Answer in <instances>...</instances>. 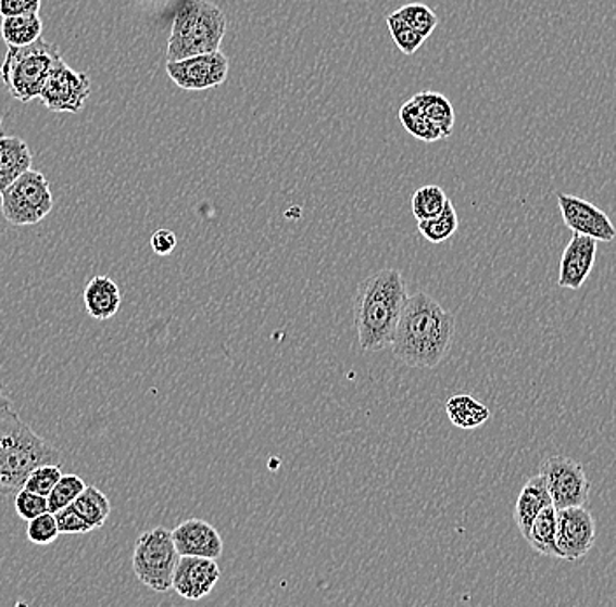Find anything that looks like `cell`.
Returning a JSON list of instances; mask_svg holds the SVG:
<instances>
[{
	"label": "cell",
	"mask_w": 616,
	"mask_h": 607,
	"mask_svg": "<svg viewBox=\"0 0 616 607\" xmlns=\"http://www.w3.org/2000/svg\"><path fill=\"white\" fill-rule=\"evenodd\" d=\"M455 317L428 293L408 296L397 333L392 354L410 368H437L449 356L454 343Z\"/></svg>",
	"instance_id": "6da1fadb"
},
{
	"label": "cell",
	"mask_w": 616,
	"mask_h": 607,
	"mask_svg": "<svg viewBox=\"0 0 616 607\" xmlns=\"http://www.w3.org/2000/svg\"><path fill=\"white\" fill-rule=\"evenodd\" d=\"M408 302L405 279L400 270L377 271L357 286L354 296V325L361 351L389 349Z\"/></svg>",
	"instance_id": "7a4b0ae2"
},
{
	"label": "cell",
	"mask_w": 616,
	"mask_h": 607,
	"mask_svg": "<svg viewBox=\"0 0 616 607\" xmlns=\"http://www.w3.org/2000/svg\"><path fill=\"white\" fill-rule=\"evenodd\" d=\"M42 464H62V455L11 406L0 408V495L22 491L28 475Z\"/></svg>",
	"instance_id": "3957f363"
},
{
	"label": "cell",
	"mask_w": 616,
	"mask_h": 607,
	"mask_svg": "<svg viewBox=\"0 0 616 607\" xmlns=\"http://www.w3.org/2000/svg\"><path fill=\"white\" fill-rule=\"evenodd\" d=\"M226 27L225 13L209 0H193L183 5L172 23L167 62L219 51Z\"/></svg>",
	"instance_id": "277c9868"
},
{
	"label": "cell",
	"mask_w": 616,
	"mask_h": 607,
	"mask_svg": "<svg viewBox=\"0 0 616 607\" xmlns=\"http://www.w3.org/2000/svg\"><path fill=\"white\" fill-rule=\"evenodd\" d=\"M60 60L59 48L42 37L32 45L10 46L0 65V79L14 100L28 104L41 97L42 86Z\"/></svg>",
	"instance_id": "5b68a950"
},
{
	"label": "cell",
	"mask_w": 616,
	"mask_h": 607,
	"mask_svg": "<svg viewBox=\"0 0 616 607\" xmlns=\"http://www.w3.org/2000/svg\"><path fill=\"white\" fill-rule=\"evenodd\" d=\"M179 557L172 531L165 527H154L137 538L131 566L142 585L163 594L172 589Z\"/></svg>",
	"instance_id": "8992f818"
},
{
	"label": "cell",
	"mask_w": 616,
	"mask_h": 607,
	"mask_svg": "<svg viewBox=\"0 0 616 607\" xmlns=\"http://www.w3.org/2000/svg\"><path fill=\"white\" fill-rule=\"evenodd\" d=\"M51 186L42 172L28 170L0 193V211L10 225H39L53 211Z\"/></svg>",
	"instance_id": "52a82bcc"
},
{
	"label": "cell",
	"mask_w": 616,
	"mask_h": 607,
	"mask_svg": "<svg viewBox=\"0 0 616 607\" xmlns=\"http://www.w3.org/2000/svg\"><path fill=\"white\" fill-rule=\"evenodd\" d=\"M540 475H543L555 509L586 506L589 503V478L583 466L576 460L554 455L544 460Z\"/></svg>",
	"instance_id": "ba28073f"
},
{
	"label": "cell",
	"mask_w": 616,
	"mask_h": 607,
	"mask_svg": "<svg viewBox=\"0 0 616 607\" xmlns=\"http://www.w3.org/2000/svg\"><path fill=\"white\" fill-rule=\"evenodd\" d=\"M90 93L91 81L88 74L77 73L62 59L46 79L39 99L45 108L53 113L77 114L85 108Z\"/></svg>",
	"instance_id": "9c48e42d"
},
{
	"label": "cell",
	"mask_w": 616,
	"mask_h": 607,
	"mask_svg": "<svg viewBox=\"0 0 616 607\" xmlns=\"http://www.w3.org/2000/svg\"><path fill=\"white\" fill-rule=\"evenodd\" d=\"M230 60L221 51L197 54L189 59L167 62V74L180 90L203 91L217 88L228 79Z\"/></svg>",
	"instance_id": "30bf717a"
},
{
	"label": "cell",
	"mask_w": 616,
	"mask_h": 607,
	"mask_svg": "<svg viewBox=\"0 0 616 607\" xmlns=\"http://www.w3.org/2000/svg\"><path fill=\"white\" fill-rule=\"evenodd\" d=\"M594 517L586 506L557 509L558 558L576 562L589 554L595 543Z\"/></svg>",
	"instance_id": "8fae6325"
},
{
	"label": "cell",
	"mask_w": 616,
	"mask_h": 607,
	"mask_svg": "<svg viewBox=\"0 0 616 607\" xmlns=\"http://www.w3.org/2000/svg\"><path fill=\"white\" fill-rule=\"evenodd\" d=\"M557 200L564 225L573 233L587 235L598 242L612 243L616 239V228L612 219L607 217L606 212L595 207L594 203L564 193H558Z\"/></svg>",
	"instance_id": "7c38bea8"
},
{
	"label": "cell",
	"mask_w": 616,
	"mask_h": 607,
	"mask_svg": "<svg viewBox=\"0 0 616 607\" xmlns=\"http://www.w3.org/2000/svg\"><path fill=\"white\" fill-rule=\"evenodd\" d=\"M221 571L214 558L180 555L174 571L172 589L188 600L208 597L219 581Z\"/></svg>",
	"instance_id": "4fadbf2b"
},
{
	"label": "cell",
	"mask_w": 616,
	"mask_h": 607,
	"mask_svg": "<svg viewBox=\"0 0 616 607\" xmlns=\"http://www.w3.org/2000/svg\"><path fill=\"white\" fill-rule=\"evenodd\" d=\"M598 256V240L587 235L573 233L561 257L558 286L564 289H580L594 270Z\"/></svg>",
	"instance_id": "5bb4252c"
},
{
	"label": "cell",
	"mask_w": 616,
	"mask_h": 607,
	"mask_svg": "<svg viewBox=\"0 0 616 607\" xmlns=\"http://www.w3.org/2000/svg\"><path fill=\"white\" fill-rule=\"evenodd\" d=\"M172 540L176 543L179 555H194V557L217 558L223 555V540L214 526L191 518L172 531Z\"/></svg>",
	"instance_id": "9a60e30c"
},
{
	"label": "cell",
	"mask_w": 616,
	"mask_h": 607,
	"mask_svg": "<svg viewBox=\"0 0 616 607\" xmlns=\"http://www.w3.org/2000/svg\"><path fill=\"white\" fill-rule=\"evenodd\" d=\"M85 308L97 320L113 319L122 306V291L108 275H97L83 291Z\"/></svg>",
	"instance_id": "2e32d148"
},
{
	"label": "cell",
	"mask_w": 616,
	"mask_h": 607,
	"mask_svg": "<svg viewBox=\"0 0 616 607\" xmlns=\"http://www.w3.org/2000/svg\"><path fill=\"white\" fill-rule=\"evenodd\" d=\"M550 504H552V497H550L543 475L529 478L523 491L518 494L515 511H513V518H515V523H517L523 538H527L535 518L541 514V509L546 508Z\"/></svg>",
	"instance_id": "e0dca14e"
},
{
	"label": "cell",
	"mask_w": 616,
	"mask_h": 607,
	"mask_svg": "<svg viewBox=\"0 0 616 607\" xmlns=\"http://www.w3.org/2000/svg\"><path fill=\"white\" fill-rule=\"evenodd\" d=\"M32 151L25 140L0 134V193L32 168Z\"/></svg>",
	"instance_id": "ac0fdd59"
},
{
	"label": "cell",
	"mask_w": 616,
	"mask_h": 607,
	"mask_svg": "<svg viewBox=\"0 0 616 607\" xmlns=\"http://www.w3.org/2000/svg\"><path fill=\"white\" fill-rule=\"evenodd\" d=\"M526 541L538 554L558 558L557 509H555L554 504L541 509V514L535 518V522L529 529Z\"/></svg>",
	"instance_id": "d6986e66"
},
{
	"label": "cell",
	"mask_w": 616,
	"mask_h": 607,
	"mask_svg": "<svg viewBox=\"0 0 616 607\" xmlns=\"http://www.w3.org/2000/svg\"><path fill=\"white\" fill-rule=\"evenodd\" d=\"M445 409L452 426L460 429H477L491 419V409L468 394L450 397Z\"/></svg>",
	"instance_id": "ffe728a7"
},
{
	"label": "cell",
	"mask_w": 616,
	"mask_h": 607,
	"mask_svg": "<svg viewBox=\"0 0 616 607\" xmlns=\"http://www.w3.org/2000/svg\"><path fill=\"white\" fill-rule=\"evenodd\" d=\"M0 34L8 46H27L37 41L42 34V20L39 13L18 14L2 18Z\"/></svg>",
	"instance_id": "44dd1931"
},
{
	"label": "cell",
	"mask_w": 616,
	"mask_h": 607,
	"mask_svg": "<svg viewBox=\"0 0 616 607\" xmlns=\"http://www.w3.org/2000/svg\"><path fill=\"white\" fill-rule=\"evenodd\" d=\"M412 100L440 128L445 139L452 136L455 125V111L445 94L437 93V91H420Z\"/></svg>",
	"instance_id": "7402d4cb"
},
{
	"label": "cell",
	"mask_w": 616,
	"mask_h": 607,
	"mask_svg": "<svg viewBox=\"0 0 616 607\" xmlns=\"http://www.w3.org/2000/svg\"><path fill=\"white\" fill-rule=\"evenodd\" d=\"M73 508L85 518V522L91 529H100L108 522L113 506H111V501L104 492L99 491L97 486L86 485L85 491L77 495V499L74 501Z\"/></svg>",
	"instance_id": "603a6c76"
},
{
	"label": "cell",
	"mask_w": 616,
	"mask_h": 607,
	"mask_svg": "<svg viewBox=\"0 0 616 607\" xmlns=\"http://www.w3.org/2000/svg\"><path fill=\"white\" fill-rule=\"evenodd\" d=\"M400 122L401 125L405 126L410 136L423 140V142H438V140L445 139L440 128L418 109V105L412 99L406 100L405 104L401 105Z\"/></svg>",
	"instance_id": "cb8c5ba5"
},
{
	"label": "cell",
	"mask_w": 616,
	"mask_h": 607,
	"mask_svg": "<svg viewBox=\"0 0 616 607\" xmlns=\"http://www.w3.org/2000/svg\"><path fill=\"white\" fill-rule=\"evenodd\" d=\"M460 228V217L452 202L447 203L445 211L431 219L418 220V231L431 243H443L454 237Z\"/></svg>",
	"instance_id": "d4e9b609"
},
{
	"label": "cell",
	"mask_w": 616,
	"mask_h": 607,
	"mask_svg": "<svg viewBox=\"0 0 616 607\" xmlns=\"http://www.w3.org/2000/svg\"><path fill=\"white\" fill-rule=\"evenodd\" d=\"M449 202V197L440 186H423L412 197V212H414L417 220L431 219V217H437L438 214L445 211Z\"/></svg>",
	"instance_id": "484cf974"
},
{
	"label": "cell",
	"mask_w": 616,
	"mask_h": 607,
	"mask_svg": "<svg viewBox=\"0 0 616 607\" xmlns=\"http://www.w3.org/2000/svg\"><path fill=\"white\" fill-rule=\"evenodd\" d=\"M86 489L85 480L77 475H62L59 483L54 485L51 494L48 495V508H50L51 514H56L62 508H67L74 501L77 499V495L81 494Z\"/></svg>",
	"instance_id": "4316f807"
},
{
	"label": "cell",
	"mask_w": 616,
	"mask_h": 607,
	"mask_svg": "<svg viewBox=\"0 0 616 607\" xmlns=\"http://www.w3.org/2000/svg\"><path fill=\"white\" fill-rule=\"evenodd\" d=\"M397 14L410 28L418 31L424 39H428L435 31V28L438 27L437 13L426 4L415 2V4L403 5V8L397 11Z\"/></svg>",
	"instance_id": "83f0119b"
},
{
	"label": "cell",
	"mask_w": 616,
	"mask_h": 607,
	"mask_svg": "<svg viewBox=\"0 0 616 607\" xmlns=\"http://www.w3.org/2000/svg\"><path fill=\"white\" fill-rule=\"evenodd\" d=\"M387 27L391 30L392 39L397 42L401 53L414 54L415 51L424 45V41H426L418 31H415L414 28H410L397 13L387 16Z\"/></svg>",
	"instance_id": "f1b7e54d"
},
{
	"label": "cell",
	"mask_w": 616,
	"mask_h": 607,
	"mask_svg": "<svg viewBox=\"0 0 616 607\" xmlns=\"http://www.w3.org/2000/svg\"><path fill=\"white\" fill-rule=\"evenodd\" d=\"M62 475L60 464H42V466H37V468L28 475L27 482H25L23 489H27V491L34 492V494L48 497L51 491H53L54 485L59 483Z\"/></svg>",
	"instance_id": "f546056e"
},
{
	"label": "cell",
	"mask_w": 616,
	"mask_h": 607,
	"mask_svg": "<svg viewBox=\"0 0 616 607\" xmlns=\"http://www.w3.org/2000/svg\"><path fill=\"white\" fill-rule=\"evenodd\" d=\"M27 523V538L34 545H51L60 535L56 518L51 511H46V514L39 515Z\"/></svg>",
	"instance_id": "4dcf8cb0"
},
{
	"label": "cell",
	"mask_w": 616,
	"mask_h": 607,
	"mask_svg": "<svg viewBox=\"0 0 616 607\" xmlns=\"http://www.w3.org/2000/svg\"><path fill=\"white\" fill-rule=\"evenodd\" d=\"M14 509L22 520L30 522L39 515L50 511L48 508V497L45 495L34 494V492L22 489V491L14 494Z\"/></svg>",
	"instance_id": "1f68e13d"
},
{
	"label": "cell",
	"mask_w": 616,
	"mask_h": 607,
	"mask_svg": "<svg viewBox=\"0 0 616 607\" xmlns=\"http://www.w3.org/2000/svg\"><path fill=\"white\" fill-rule=\"evenodd\" d=\"M54 518H56L60 534H88V532L93 531V529L85 522V518L73 508V504L67 506V508H62L60 511H56Z\"/></svg>",
	"instance_id": "d6a6232c"
},
{
	"label": "cell",
	"mask_w": 616,
	"mask_h": 607,
	"mask_svg": "<svg viewBox=\"0 0 616 607\" xmlns=\"http://www.w3.org/2000/svg\"><path fill=\"white\" fill-rule=\"evenodd\" d=\"M42 0H0V16L10 18L18 14L39 13Z\"/></svg>",
	"instance_id": "836d02e7"
},
{
	"label": "cell",
	"mask_w": 616,
	"mask_h": 607,
	"mask_svg": "<svg viewBox=\"0 0 616 607\" xmlns=\"http://www.w3.org/2000/svg\"><path fill=\"white\" fill-rule=\"evenodd\" d=\"M151 249H153L154 254L158 256H168L177 248V237L174 231L171 230H158L154 231L153 237H151Z\"/></svg>",
	"instance_id": "e575fe53"
},
{
	"label": "cell",
	"mask_w": 616,
	"mask_h": 607,
	"mask_svg": "<svg viewBox=\"0 0 616 607\" xmlns=\"http://www.w3.org/2000/svg\"><path fill=\"white\" fill-rule=\"evenodd\" d=\"M5 406H11V401L5 397L4 383L0 382V408H5Z\"/></svg>",
	"instance_id": "d590c367"
},
{
	"label": "cell",
	"mask_w": 616,
	"mask_h": 607,
	"mask_svg": "<svg viewBox=\"0 0 616 607\" xmlns=\"http://www.w3.org/2000/svg\"><path fill=\"white\" fill-rule=\"evenodd\" d=\"M0 134H2V116H0Z\"/></svg>",
	"instance_id": "8d00e7d4"
}]
</instances>
